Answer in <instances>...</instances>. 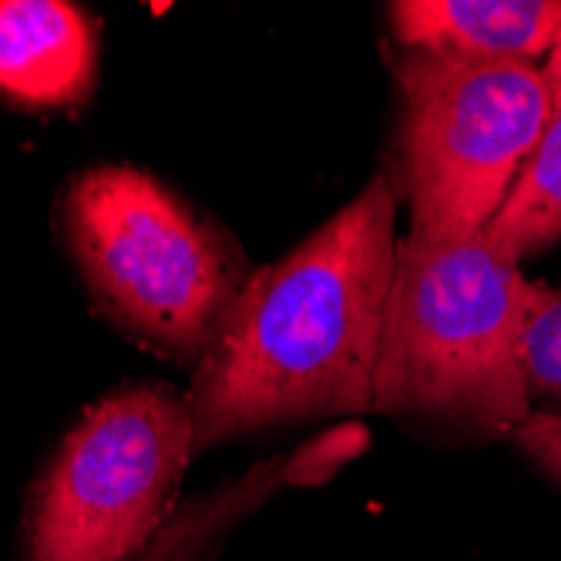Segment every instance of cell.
<instances>
[{"mask_svg":"<svg viewBox=\"0 0 561 561\" xmlns=\"http://www.w3.org/2000/svg\"><path fill=\"white\" fill-rule=\"evenodd\" d=\"M397 242V182L380 169L283 260L252 270L192 370L195 450L374 411Z\"/></svg>","mask_w":561,"mask_h":561,"instance_id":"obj_1","label":"cell"},{"mask_svg":"<svg viewBox=\"0 0 561 561\" xmlns=\"http://www.w3.org/2000/svg\"><path fill=\"white\" fill-rule=\"evenodd\" d=\"M531 279L488 236L397 242L374 411L421 434L507 440L531 414Z\"/></svg>","mask_w":561,"mask_h":561,"instance_id":"obj_2","label":"cell"},{"mask_svg":"<svg viewBox=\"0 0 561 561\" xmlns=\"http://www.w3.org/2000/svg\"><path fill=\"white\" fill-rule=\"evenodd\" d=\"M58 222L101 317L175 364L206 360L252 276L216 222L131 165L75 175Z\"/></svg>","mask_w":561,"mask_h":561,"instance_id":"obj_3","label":"cell"},{"mask_svg":"<svg viewBox=\"0 0 561 561\" xmlns=\"http://www.w3.org/2000/svg\"><path fill=\"white\" fill-rule=\"evenodd\" d=\"M400 185L411 232L481 236L504 206L551 115V78L531 61H478L403 50Z\"/></svg>","mask_w":561,"mask_h":561,"instance_id":"obj_4","label":"cell"},{"mask_svg":"<svg viewBox=\"0 0 561 561\" xmlns=\"http://www.w3.org/2000/svg\"><path fill=\"white\" fill-rule=\"evenodd\" d=\"M195 454L182 393L128 383L78 417L27 494L21 561H128L175 515Z\"/></svg>","mask_w":561,"mask_h":561,"instance_id":"obj_5","label":"cell"},{"mask_svg":"<svg viewBox=\"0 0 561 561\" xmlns=\"http://www.w3.org/2000/svg\"><path fill=\"white\" fill-rule=\"evenodd\" d=\"M98 78V21L65 0H0V98L71 108Z\"/></svg>","mask_w":561,"mask_h":561,"instance_id":"obj_6","label":"cell"},{"mask_svg":"<svg viewBox=\"0 0 561 561\" xmlns=\"http://www.w3.org/2000/svg\"><path fill=\"white\" fill-rule=\"evenodd\" d=\"M360 447L364 431L346 427L293 454H276L270 461H260L242 478H232L179 504L175 515L162 525V531L128 561H216L226 538L249 515H256L263 504H270L283 488L323 481Z\"/></svg>","mask_w":561,"mask_h":561,"instance_id":"obj_7","label":"cell"},{"mask_svg":"<svg viewBox=\"0 0 561 561\" xmlns=\"http://www.w3.org/2000/svg\"><path fill=\"white\" fill-rule=\"evenodd\" d=\"M387 21L417 55L535 65L561 37V0H400Z\"/></svg>","mask_w":561,"mask_h":561,"instance_id":"obj_8","label":"cell"},{"mask_svg":"<svg viewBox=\"0 0 561 561\" xmlns=\"http://www.w3.org/2000/svg\"><path fill=\"white\" fill-rule=\"evenodd\" d=\"M484 236L515 263L538 256L561 239V84H551L545 131Z\"/></svg>","mask_w":561,"mask_h":561,"instance_id":"obj_9","label":"cell"},{"mask_svg":"<svg viewBox=\"0 0 561 561\" xmlns=\"http://www.w3.org/2000/svg\"><path fill=\"white\" fill-rule=\"evenodd\" d=\"M525 374L531 397L561 403V289L531 283L525 327Z\"/></svg>","mask_w":561,"mask_h":561,"instance_id":"obj_10","label":"cell"},{"mask_svg":"<svg viewBox=\"0 0 561 561\" xmlns=\"http://www.w3.org/2000/svg\"><path fill=\"white\" fill-rule=\"evenodd\" d=\"M551 484L561 488V411H531L507 437Z\"/></svg>","mask_w":561,"mask_h":561,"instance_id":"obj_11","label":"cell"},{"mask_svg":"<svg viewBox=\"0 0 561 561\" xmlns=\"http://www.w3.org/2000/svg\"><path fill=\"white\" fill-rule=\"evenodd\" d=\"M545 71H548L551 84H561V37H558L554 50H551V55H548V65H545Z\"/></svg>","mask_w":561,"mask_h":561,"instance_id":"obj_12","label":"cell"}]
</instances>
